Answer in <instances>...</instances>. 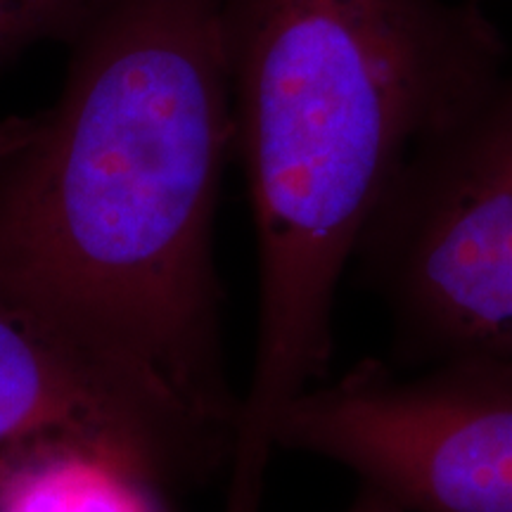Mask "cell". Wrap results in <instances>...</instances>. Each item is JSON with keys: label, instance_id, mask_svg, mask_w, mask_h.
Instances as JSON below:
<instances>
[{"label": "cell", "instance_id": "3957f363", "mask_svg": "<svg viewBox=\"0 0 512 512\" xmlns=\"http://www.w3.org/2000/svg\"><path fill=\"white\" fill-rule=\"evenodd\" d=\"M392 358L512 361V72L408 159L354 252Z\"/></svg>", "mask_w": 512, "mask_h": 512}, {"label": "cell", "instance_id": "277c9868", "mask_svg": "<svg viewBox=\"0 0 512 512\" xmlns=\"http://www.w3.org/2000/svg\"><path fill=\"white\" fill-rule=\"evenodd\" d=\"M273 446L347 465L408 512H512V361L446 358L401 380L363 358L294 396Z\"/></svg>", "mask_w": 512, "mask_h": 512}, {"label": "cell", "instance_id": "ba28073f", "mask_svg": "<svg viewBox=\"0 0 512 512\" xmlns=\"http://www.w3.org/2000/svg\"><path fill=\"white\" fill-rule=\"evenodd\" d=\"M38 117L0 119V169L34 138Z\"/></svg>", "mask_w": 512, "mask_h": 512}, {"label": "cell", "instance_id": "7a4b0ae2", "mask_svg": "<svg viewBox=\"0 0 512 512\" xmlns=\"http://www.w3.org/2000/svg\"><path fill=\"white\" fill-rule=\"evenodd\" d=\"M223 24L259 245L240 430L259 444L328 375L337 283L403 166L508 69L477 3L223 0Z\"/></svg>", "mask_w": 512, "mask_h": 512}, {"label": "cell", "instance_id": "5b68a950", "mask_svg": "<svg viewBox=\"0 0 512 512\" xmlns=\"http://www.w3.org/2000/svg\"><path fill=\"white\" fill-rule=\"evenodd\" d=\"M38 441L93 446L162 489L209 479L233 456L230 434L0 309V456Z\"/></svg>", "mask_w": 512, "mask_h": 512}, {"label": "cell", "instance_id": "9c48e42d", "mask_svg": "<svg viewBox=\"0 0 512 512\" xmlns=\"http://www.w3.org/2000/svg\"><path fill=\"white\" fill-rule=\"evenodd\" d=\"M347 512H408V510L401 508L394 498L382 494V491L375 489V486L361 484V491H358L356 501L351 503V508Z\"/></svg>", "mask_w": 512, "mask_h": 512}, {"label": "cell", "instance_id": "6da1fadb", "mask_svg": "<svg viewBox=\"0 0 512 512\" xmlns=\"http://www.w3.org/2000/svg\"><path fill=\"white\" fill-rule=\"evenodd\" d=\"M57 105L0 169V309L233 437L214 264L233 150L223 0H95Z\"/></svg>", "mask_w": 512, "mask_h": 512}, {"label": "cell", "instance_id": "8992f818", "mask_svg": "<svg viewBox=\"0 0 512 512\" xmlns=\"http://www.w3.org/2000/svg\"><path fill=\"white\" fill-rule=\"evenodd\" d=\"M162 486L110 453L38 441L0 456V512H164Z\"/></svg>", "mask_w": 512, "mask_h": 512}, {"label": "cell", "instance_id": "52a82bcc", "mask_svg": "<svg viewBox=\"0 0 512 512\" xmlns=\"http://www.w3.org/2000/svg\"><path fill=\"white\" fill-rule=\"evenodd\" d=\"M93 3L95 0H0V57L64 19H81Z\"/></svg>", "mask_w": 512, "mask_h": 512}]
</instances>
